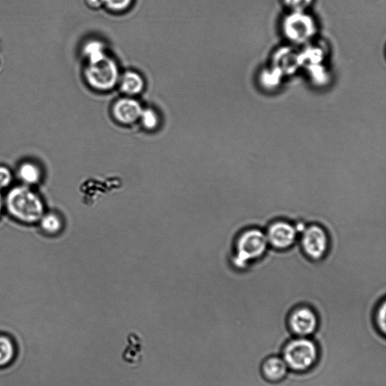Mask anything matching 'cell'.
Masks as SVG:
<instances>
[{
	"instance_id": "1",
	"label": "cell",
	"mask_w": 386,
	"mask_h": 386,
	"mask_svg": "<svg viewBox=\"0 0 386 386\" xmlns=\"http://www.w3.org/2000/svg\"><path fill=\"white\" fill-rule=\"evenodd\" d=\"M280 355L290 372L302 375L315 369L322 354L313 337L291 336L282 345Z\"/></svg>"
},
{
	"instance_id": "2",
	"label": "cell",
	"mask_w": 386,
	"mask_h": 386,
	"mask_svg": "<svg viewBox=\"0 0 386 386\" xmlns=\"http://www.w3.org/2000/svg\"><path fill=\"white\" fill-rule=\"evenodd\" d=\"M4 203L8 212L24 223L39 222L45 214L40 196L25 185L13 188L6 195Z\"/></svg>"
},
{
	"instance_id": "3",
	"label": "cell",
	"mask_w": 386,
	"mask_h": 386,
	"mask_svg": "<svg viewBox=\"0 0 386 386\" xmlns=\"http://www.w3.org/2000/svg\"><path fill=\"white\" fill-rule=\"evenodd\" d=\"M269 244L265 232L257 228L243 231L235 242L233 262L243 269L251 262L265 255Z\"/></svg>"
},
{
	"instance_id": "4",
	"label": "cell",
	"mask_w": 386,
	"mask_h": 386,
	"mask_svg": "<svg viewBox=\"0 0 386 386\" xmlns=\"http://www.w3.org/2000/svg\"><path fill=\"white\" fill-rule=\"evenodd\" d=\"M285 326L292 336L313 337L320 327V318L314 308L301 304L290 311Z\"/></svg>"
},
{
	"instance_id": "5",
	"label": "cell",
	"mask_w": 386,
	"mask_h": 386,
	"mask_svg": "<svg viewBox=\"0 0 386 386\" xmlns=\"http://www.w3.org/2000/svg\"><path fill=\"white\" fill-rule=\"evenodd\" d=\"M84 76L91 88L103 91L114 88L120 79L117 64L108 56L96 64H89Z\"/></svg>"
},
{
	"instance_id": "6",
	"label": "cell",
	"mask_w": 386,
	"mask_h": 386,
	"mask_svg": "<svg viewBox=\"0 0 386 386\" xmlns=\"http://www.w3.org/2000/svg\"><path fill=\"white\" fill-rule=\"evenodd\" d=\"M301 248L310 260H320L326 256L329 250V240L326 230L318 224L306 227L301 232Z\"/></svg>"
},
{
	"instance_id": "7",
	"label": "cell",
	"mask_w": 386,
	"mask_h": 386,
	"mask_svg": "<svg viewBox=\"0 0 386 386\" xmlns=\"http://www.w3.org/2000/svg\"><path fill=\"white\" fill-rule=\"evenodd\" d=\"M298 233L296 225L281 220L271 223L265 232L269 246L279 251L293 246Z\"/></svg>"
},
{
	"instance_id": "8",
	"label": "cell",
	"mask_w": 386,
	"mask_h": 386,
	"mask_svg": "<svg viewBox=\"0 0 386 386\" xmlns=\"http://www.w3.org/2000/svg\"><path fill=\"white\" fill-rule=\"evenodd\" d=\"M259 371L263 380L273 385L283 382L290 372L284 359L276 354L265 357L260 362Z\"/></svg>"
},
{
	"instance_id": "9",
	"label": "cell",
	"mask_w": 386,
	"mask_h": 386,
	"mask_svg": "<svg viewBox=\"0 0 386 386\" xmlns=\"http://www.w3.org/2000/svg\"><path fill=\"white\" fill-rule=\"evenodd\" d=\"M143 108L133 98H122L116 102L112 114L121 124L131 125L140 119Z\"/></svg>"
},
{
	"instance_id": "10",
	"label": "cell",
	"mask_w": 386,
	"mask_h": 386,
	"mask_svg": "<svg viewBox=\"0 0 386 386\" xmlns=\"http://www.w3.org/2000/svg\"><path fill=\"white\" fill-rule=\"evenodd\" d=\"M17 346L13 336L0 332V370L10 366L16 360Z\"/></svg>"
},
{
	"instance_id": "11",
	"label": "cell",
	"mask_w": 386,
	"mask_h": 386,
	"mask_svg": "<svg viewBox=\"0 0 386 386\" xmlns=\"http://www.w3.org/2000/svg\"><path fill=\"white\" fill-rule=\"evenodd\" d=\"M122 91L128 96H137L144 89V80L140 75L134 71H128L119 79Z\"/></svg>"
},
{
	"instance_id": "12",
	"label": "cell",
	"mask_w": 386,
	"mask_h": 386,
	"mask_svg": "<svg viewBox=\"0 0 386 386\" xmlns=\"http://www.w3.org/2000/svg\"><path fill=\"white\" fill-rule=\"evenodd\" d=\"M17 175L23 185L31 186L41 181L43 173L39 165L31 162H26L17 168Z\"/></svg>"
},
{
	"instance_id": "13",
	"label": "cell",
	"mask_w": 386,
	"mask_h": 386,
	"mask_svg": "<svg viewBox=\"0 0 386 386\" xmlns=\"http://www.w3.org/2000/svg\"><path fill=\"white\" fill-rule=\"evenodd\" d=\"M105 46L101 41L91 40L84 45L83 52L90 64H96L107 57Z\"/></svg>"
},
{
	"instance_id": "14",
	"label": "cell",
	"mask_w": 386,
	"mask_h": 386,
	"mask_svg": "<svg viewBox=\"0 0 386 386\" xmlns=\"http://www.w3.org/2000/svg\"><path fill=\"white\" fill-rule=\"evenodd\" d=\"M39 222L42 230L48 234L58 233L62 228V221L54 213H45Z\"/></svg>"
},
{
	"instance_id": "15",
	"label": "cell",
	"mask_w": 386,
	"mask_h": 386,
	"mask_svg": "<svg viewBox=\"0 0 386 386\" xmlns=\"http://www.w3.org/2000/svg\"><path fill=\"white\" fill-rule=\"evenodd\" d=\"M373 325L376 332L382 337L386 334V303L385 300L381 301L375 309L373 313Z\"/></svg>"
},
{
	"instance_id": "16",
	"label": "cell",
	"mask_w": 386,
	"mask_h": 386,
	"mask_svg": "<svg viewBox=\"0 0 386 386\" xmlns=\"http://www.w3.org/2000/svg\"><path fill=\"white\" fill-rule=\"evenodd\" d=\"M139 119H140L141 124L147 130H154L157 128L159 122V119L156 111L150 108L143 109Z\"/></svg>"
},
{
	"instance_id": "17",
	"label": "cell",
	"mask_w": 386,
	"mask_h": 386,
	"mask_svg": "<svg viewBox=\"0 0 386 386\" xmlns=\"http://www.w3.org/2000/svg\"><path fill=\"white\" fill-rule=\"evenodd\" d=\"M133 0H105V5L112 11L126 10L133 3Z\"/></svg>"
},
{
	"instance_id": "18",
	"label": "cell",
	"mask_w": 386,
	"mask_h": 386,
	"mask_svg": "<svg viewBox=\"0 0 386 386\" xmlns=\"http://www.w3.org/2000/svg\"><path fill=\"white\" fill-rule=\"evenodd\" d=\"M13 181V173L3 165H0V191L6 189L11 185Z\"/></svg>"
},
{
	"instance_id": "19",
	"label": "cell",
	"mask_w": 386,
	"mask_h": 386,
	"mask_svg": "<svg viewBox=\"0 0 386 386\" xmlns=\"http://www.w3.org/2000/svg\"><path fill=\"white\" fill-rule=\"evenodd\" d=\"M286 1L292 6H303L309 4L311 0H286Z\"/></svg>"
},
{
	"instance_id": "20",
	"label": "cell",
	"mask_w": 386,
	"mask_h": 386,
	"mask_svg": "<svg viewBox=\"0 0 386 386\" xmlns=\"http://www.w3.org/2000/svg\"><path fill=\"white\" fill-rule=\"evenodd\" d=\"M87 3L94 8H98L105 5V0H87Z\"/></svg>"
},
{
	"instance_id": "21",
	"label": "cell",
	"mask_w": 386,
	"mask_h": 386,
	"mask_svg": "<svg viewBox=\"0 0 386 386\" xmlns=\"http://www.w3.org/2000/svg\"><path fill=\"white\" fill-rule=\"evenodd\" d=\"M4 206H5L4 199L1 193V191H0V214H1Z\"/></svg>"
}]
</instances>
